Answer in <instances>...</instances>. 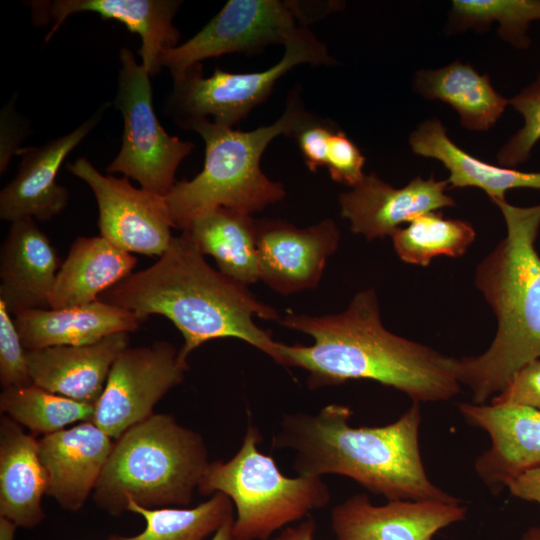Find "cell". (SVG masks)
<instances>
[{"label": "cell", "instance_id": "d6a6232c", "mask_svg": "<svg viewBox=\"0 0 540 540\" xmlns=\"http://www.w3.org/2000/svg\"><path fill=\"white\" fill-rule=\"evenodd\" d=\"M0 301V383L2 389L27 387L33 384L26 349L14 319Z\"/></svg>", "mask_w": 540, "mask_h": 540}, {"label": "cell", "instance_id": "7a4b0ae2", "mask_svg": "<svg viewBox=\"0 0 540 540\" xmlns=\"http://www.w3.org/2000/svg\"><path fill=\"white\" fill-rule=\"evenodd\" d=\"M99 300L130 310L143 321L152 314L171 320L184 338L179 350L183 362L205 342L234 337L281 363L278 342L253 321V316L279 320L278 313L245 285L213 269L187 231L173 237L156 263L130 274Z\"/></svg>", "mask_w": 540, "mask_h": 540}, {"label": "cell", "instance_id": "ac0fdd59", "mask_svg": "<svg viewBox=\"0 0 540 540\" xmlns=\"http://www.w3.org/2000/svg\"><path fill=\"white\" fill-rule=\"evenodd\" d=\"M182 2L178 0H54L31 1L36 25L54 22L46 36L48 42L64 21L73 14L91 12L102 19L115 20L141 38L138 54L149 75L162 69L164 52L178 45L180 33L173 23Z\"/></svg>", "mask_w": 540, "mask_h": 540}, {"label": "cell", "instance_id": "7bdbcfd3", "mask_svg": "<svg viewBox=\"0 0 540 540\" xmlns=\"http://www.w3.org/2000/svg\"><path fill=\"white\" fill-rule=\"evenodd\" d=\"M538 77H540V71H539Z\"/></svg>", "mask_w": 540, "mask_h": 540}, {"label": "cell", "instance_id": "836d02e7", "mask_svg": "<svg viewBox=\"0 0 540 540\" xmlns=\"http://www.w3.org/2000/svg\"><path fill=\"white\" fill-rule=\"evenodd\" d=\"M364 163L365 157L358 146L343 131L335 130L329 141L325 164L331 178L353 188L366 175Z\"/></svg>", "mask_w": 540, "mask_h": 540}, {"label": "cell", "instance_id": "f35d334b", "mask_svg": "<svg viewBox=\"0 0 540 540\" xmlns=\"http://www.w3.org/2000/svg\"><path fill=\"white\" fill-rule=\"evenodd\" d=\"M315 529L316 522L310 517L297 526L284 528L272 540H313Z\"/></svg>", "mask_w": 540, "mask_h": 540}, {"label": "cell", "instance_id": "9a60e30c", "mask_svg": "<svg viewBox=\"0 0 540 540\" xmlns=\"http://www.w3.org/2000/svg\"><path fill=\"white\" fill-rule=\"evenodd\" d=\"M256 236L260 279L282 295L316 287L340 240L330 219L308 228L281 220H256Z\"/></svg>", "mask_w": 540, "mask_h": 540}, {"label": "cell", "instance_id": "9c48e42d", "mask_svg": "<svg viewBox=\"0 0 540 540\" xmlns=\"http://www.w3.org/2000/svg\"><path fill=\"white\" fill-rule=\"evenodd\" d=\"M114 98L123 119L121 147L106 167L107 174L122 173L141 188L164 196L177 182L175 174L194 145L169 135L154 111L149 73L124 47Z\"/></svg>", "mask_w": 540, "mask_h": 540}, {"label": "cell", "instance_id": "e0dca14e", "mask_svg": "<svg viewBox=\"0 0 540 540\" xmlns=\"http://www.w3.org/2000/svg\"><path fill=\"white\" fill-rule=\"evenodd\" d=\"M448 187L447 180H436L432 174L427 179L417 176L396 188L371 172L340 195L341 215L350 221L353 233L367 240L384 238L419 215L456 206L445 192Z\"/></svg>", "mask_w": 540, "mask_h": 540}, {"label": "cell", "instance_id": "b9f144b4", "mask_svg": "<svg viewBox=\"0 0 540 540\" xmlns=\"http://www.w3.org/2000/svg\"><path fill=\"white\" fill-rule=\"evenodd\" d=\"M519 540H540V526L528 528Z\"/></svg>", "mask_w": 540, "mask_h": 540}, {"label": "cell", "instance_id": "e575fe53", "mask_svg": "<svg viewBox=\"0 0 540 540\" xmlns=\"http://www.w3.org/2000/svg\"><path fill=\"white\" fill-rule=\"evenodd\" d=\"M491 404H515L540 410V358L519 369Z\"/></svg>", "mask_w": 540, "mask_h": 540}, {"label": "cell", "instance_id": "d6986e66", "mask_svg": "<svg viewBox=\"0 0 540 540\" xmlns=\"http://www.w3.org/2000/svg\"><path fill=\"white\" fill-rule=\"evenodd\" d=\"M114 442L92 421L38 439L46 495L67 511L80 510L98 482Z\"/></svg>", "mask_w": 540, "mask_h": 540}, {"label": "cell", "instance_id": "4316f807", "mask_svg": "<svg viewBox=\"0 0 540 540\" xmlns=\"http://www.w3.org/2000/svg\"><path fill=\"white\" fill-rule=\"evenodd\" d=\"M185 231L225 276L245 286L260 279L256 220L249 214L216 208L197 216Z\"/></svg>", "mask_w": 540, "mask_h": 540}, {"label": "cell", "instance_id": "30bf717a", "mask_svg": "<svg viewBox=\"0 0 540 540\" xmlns=\"http://www.w3.org/2000/svg\"><path fill=\"white\" fill-rule=\"evenodd\" d=\"M297 4L279 0H229L193 37L163 53L172 77L201 61L229 53H254L283 44L301 27Z\"/></svg>", "mask_w": 540, "mask_h": 540}, {"label": "cell", "instance_id": "f546056e", "mask_svg": "<svg viewBox=\"0 0 540 540\" xmlns=\"http://www.w3.org/2000/svg\"><path fill=\"white\" fill-rule=\"evenodd\" d=\"M540 20V0H453L446 29L449 34L489 29L498 24L500 39L519 50L531 45L528 29Z\"/></svg>", "mask_w": 540, "mask_h": 540}, {"label": "cell", "instance_id": "5b68a950", "mask_svg": "<svg viewBox=\"0 0 540 540\" xmlns=\"http://www.w3.org/2000/svg\"><path fill=\"white\" fill-rule=\"evenodd\" d=\"M314 119L293 97L274 123L251 131L207 119L193 124L190 130L205 144V161L199 174L177 181L163 196L173 227L185 231L197 216L220 207L251 215L282 200L284 187L262 172L261 157L275 137L295 135Z\"/></svg>", "mask_w": 540, "mask_h": 540}, {"label": "cell", "instance_id": "d4e9b609", "mask_svg": "<svg viewBox=\"0 0 540 540\" xmlns=\"http://www.w3.org/2000/svg\"><path fill=\"white\" fill-rule=\"evenodd\" d=\"M137 258L104 237H79L56 275L50 308L87 304L132 274Z\"/></svg>", "mask_w": 540, "mask_h": 540}, {"label": "cell", "instance_id": "60d3db41", "mask_svg": "<svg viewBox=\"0 0 540 540\" xmlns=\"http://www.w3.org/2000/svg\"><path fill=\"white\" fill-rule=\"evenodd\" d=\"M234 518L227 521L212 536L211 540H236L233 533Z\"/></svg>", "mask_w": 540, "mask_h": 540}, {"label": "cell", "instance_id": "ba28073f", "mask_svg": "<svg viewBox=\"0 0 540 540\" xmlns=\"http://www.w3.org/2000/svg\"><path fill=\"white\" fill-rule=\"evenodd\" d=\"M278 63L264 71L231 73L216 68L204 77L202 64L172 77V89L163 99V114L183 129L202 120L232 127L263 102L284 74L300 64L332 63L326 46L306 27L285 43Z\"/></svg>", "mask_w": 540, "mask_h": 540}, {"label": "cell", "instance_id": "1f68e13d", "mask_svg": "<svg viewBox=\"0 0 540 540\" xmlns=\"http://www.w3.org/2000/svg\"><path fill=\"white\" fill-rule=\"evenodd\" d=\"M524 119L523 126L497 152L500 166L515 169L526 162L540 140V77L509 99Z\"/></svg>", "mask_w": 540, "mask_h": 540}, {"label": "cell", "instance_id": "484cf974", "mask_svg": "<svg viewBox=\"0 0 540 540\" xmlns=\"http://www.w3.org/2000/svg\"><path fill=\"white\" fill-rule=\"evenodd\" d=\"M412 87L425 100L449 105L457 112L461 126L473 132L491 129L509 105V99L492 86L488 74H480L460 60L416 71Z\"/></svg>", "mask_w": 540, "mask_h": 540}, {"label": "cell", "instance_id": "277c9868", "mask_svg": "<svg viewBox=\"0 0 540 540\" xmlns=\"http://www.w3.org/2000/svg\"><path fill=\"white\" fill-rule=\"evenodd\" d=\"M493 202L507 235L479 264L475 283L493 309L497 331L486 351L458 359L457 366L459 382L471 390L474 404H486L519 369L540 358V256L535 248L540 204Z\"/></svg>", "mask_w": 540, "mask_h": 540}, {"label": "cell", "instance_id": "cb8c5ba5", "mask_svg": "<svg viewBox=\"0 0 540 540\" xmlns=\"http://www.w3.org/2000/svg\"><path fill=\"white\" fill-rule=\"evenodd\" d=\"M408 144L415 155L443 164L449 171L446 180L450 188H479L492 201L505 199L506 192L511 189L540 190V172H522L474 157L451 140L438 118L420 123L410 133Z\"/></svg>", "mask_w": 540, "mask_h": 540}, {"label": "cell", "instance_id": "4dcf8cb0", "mask_svg": "<svg viewBox=\"0 0 540 540\" xmlns=\"http://www.w3.org/2000/svg\"><path fill=\"white\" fill-rule=\"evenodd\" d=\"M95 405L52 393L37 385L2 389L1 414L10 417L32 434L48 435L66 426L91 421Z\"/></svg>", "mask_w": 540, "mask_h": 540}, {"label": "cell", "instance_id": "ab89813d", "mask_svg": "<svg viewBox=\"0 0 540 540\" xmlns=\"http://www.w3.org/2000/svg\"><path fill=\"white\" fill-rule=\"evenodd\" d=\"M18 526L11 520L0 517V540H14Z\"/></svg>", "mask_w": 540, "mask_h": 540}, {"label": "cell", "instance_id": "5bb4252c", "mask_svg": "<svg viewBox=\"0 0 540 540\" xmlns=\"http://www.w3.org/2000/svg\"><path fill=\"white\" fill-rule=\"evenodd\" d=\"M461 500H392L374 505L355 494L331 511L336 540H432L441 530L465 519Z\"/></svg>", "mask_w": 540, "mask_h": 540}, {"label": "cell", "instance_id": "4fadbf2b", "mask_svg": "<svg viewBox=\"0 0 540 540\" xmlns=\"http://www.w3.org/2000/svg\"><path fill=\"white\" fill-rule=\"evenodd\" d=\"M111 106L104 102L71 132L38 147L21 149L14 178L0 192V218L10 223L23 218L49 221L68 205L69 190L56 182L66 157L101 122Z\"/></svg>", "mask_w": 540, "mask_h": 540}, {"label": "cell", "instance_id": "83f0119b", "mask_svg": "<svg viewBox=\"0 0 540 540\" xmlns=\"http://www.w3.org/2000/svg\"><path fill=\"white\" fill-rule=\"evenodd\" d=\"M233 503L226 495L214 493L192 508H145L127 500V511L145 520L144 530L133 536L111 535L107 540H204L233 519Z\"/></svg>", "mask_w": 540, "mask_h": 540}, {"label": "cell", "instance_id": "52a82bcc", "mask_svg": "<svg viewBox=\"0 0 540 540\" xmlns=\"http://www.w3.org/2000/svg\"><path fill=\"white\" fill-rule=\"evenodd\" d=\"M261 434L249 424L242 444L228 461L210 462L198 491L222 493L236 508V540H267L286 525L325 507L330 492L322 477H287L274 459L258 450Z\"/></svg>", "mask_w": 540, "mask_h": 540}, {"label": "cell", "instance_id": "7c38bea8", "mask_svg": "<svg viewBox=\"0 0 540 540\" xmlns=\"http://www.w3.org/2000/svg\"><path fill=\"white\" fill-rule=\"evenodd\" d=\"M66 169L93 192L102 237L129 253L163 255L173 239L163 196L134 187L127 177L100 173L86 157L69 162Z\"/></svg>", "mask_w": 540, "mask_h": 540}, {"label": "cell", "instance_id": "d590c367", "mask_svg": "<svg viewBox=\"0 0 540 540\" xmlns=\"http://www.w3.org/2000/svg\"><path fill=\"white\" fill-rule=\"evenodd\" d=\"M16 94L0 112V174L3 175L13 157L21 151V144L30 133L27 119L15 110Z\"/></svg>", "mask_w": 540, "mask_h": 540}, {"label": "cell", "instance_id": "6da1fadb", "mask_svg": "<svg viewBox=\"0 0 540 540\" xmlns=\"http://www.w3.org/2000/svg\"><path fill=\"white\" fill-rule=\"evenodd\" d=\"M279 321L314 340L310 346L278 342L280 365L307 371L311 389L365 379L419 403L448 401L460 392L458 359L388 331L373 289L358 292L341 313L288 311Z\"/></svg>", "mask_w": 540, "mask_h": 540}, {"label": "cell", "instance_id": "2e32d148", "mask_svg": "<svg viewBox=\"0 0 540 540\" xmlns=\"http://www.w3.org/2000/svg\"><path fill=\"white\" fill-rule=\"evenodd\" d=\"M459 410L469 425L485 431L491 439L474 468L493 494H499L525 471L540 467V410L491 403H461Z\"/></svg>", "mask_w": 540, "mask_h": 540}, {"label": "cell", "instance_id": "ffe728a7", "mask_svg": "<svg viewBox=\"0 0 540 540\" xmlns=\"http://www.w3.org/2000/svg\"><path fill=\"white\" fill-rule=\"evenodd\" d=\"M61 264L35 219L11 222L0 250V301L13 315L50 308V295Z\"/></svg>", "mask_w": 540, "mask_h": 540}, {"label": "cell", "instance_id": "74e56055", "mask_svg": "<svg viewBox=\"0 0 540 540\" xmlns=\"http://www.w3.org/2000/svg\"><path fill=\"white\" fill-rule=\"evenodd\" d=\"M506 488L513 497L535 502L540 506V467L525 471Z\"/></svg>", "mask_w": 540, "mask_h": 540}, {"label": "cell", "instance_id": "44dd1931", "mask_svg": "<svg viewBox=\"0 0 540 540\" xmlns=\"http://www.w3.org/2000/svg\"><path fill=\"white\" fill-rule=\"evenodd\" d=\"M128 344L129 333L118 332L87 345L26 350L31 379L47 391L95 405L114 361Z\"/></svg>", "mask_w": 540, "mask_h": 540}, {"label": "cell", "instance_id": "8d00e7d4", "mask_svg": "<svg viewBox=\"0 0 540 540\" xmlns=\"http://www.w3.org/2000/svg\"><path fill=\"white\" fill-rule=\"evenodd\" d=\"M335 130L314 119L295 136L307 167L312 171L325 166L331 135Z\"/></svg>", "mask_w": 540, "mask_h": 540}, {"label": "cell", "instance_id": "7402d4cb", "mask_svg": "<svg viewBox=\"0 0 540 540\" xmlns=\"http://www.w3.org/2000/svg\"><path fill=\"white\" fill-rule=\"evenodd\" d=\"M26 350L78 346L118 332H133L143 321L134 312L96 300L60 309H32L14 315Z\"/></svg>", "mask_w": 540, "mask_h": 540}, {"label": "cell", "instance_id": "8992f818", "mask_svg": "<svg viewBox=\"0 0 540 540\" xmlns=\"http://www.w3.org/2000/svg\"><path fill=\"white\" fill-rule=\"evenodd\" d=\"M209 464L198 432L152 414L116 439L91 496L113 516L127 511L128 499L145 508H185Z\"/></svg>", "mask_w": 540, "mask_h": 540}, {"label": "cell", "instance_id": "8fae6325", "mask_svg": "<svg viewBox=\"0 0 540 540\" xmlns=\"http://www.w3.org/2000/svg\"><path fill=\"white\" fill-rule=\"evenodd\" d=\"M187 370L188 363L167 341L127 347L111 367L91 421L112 439H118L154 414L155 405L183 381Z\"/></svg>", "mask_w": 540, "mask_h": 540}, {"label": "cell", "instance_id": "603a6c76", "mask_svg": "<svg viewBox=\"0 0 540 540\" xmlns=\"http://www.w3.org/2000/svg\"><path fill=\"white\" fill-rule=\"evenodd\" d=\"M47 475L38 440L6 415L0 418V517L32 529L45 519Z\"/></svg>", "mask_w": 540, "mask_h": 540}, {"label": "cell", "instance_id": "f1b7e54d", "mask_svg": "<svg viewBox=\"0 0 540 540\" xmlns=\"http://www.w3.org/2000/svg\"><path fill=\"white\" fill-rule=\"evenodd\" d=\"M391 237L403 262L427 266L437 256H462L476 233L469 222L444 218L441 212L432 211L415 217Z\"/></svg>", "mask_w": 540, "mask_h": 540}, {"label": "cell", "instance_id": "3957f363", "mask_svg": "<svg viewBox=\"0 0 540 540\" xmlns=\"http://www.w3.org/2000/svg\"><path fill=\"white\" fill-rule=\"evenodd\" d=\"M352 414L340 404L326 405L314 414H285L272 446L294 451L298 475L345 476L387 501L460 500L426 473L419 448V402L384 426L353 427Z\"/></svg>", "mask_w": 540, "mask_h": 540}]
</instances>
